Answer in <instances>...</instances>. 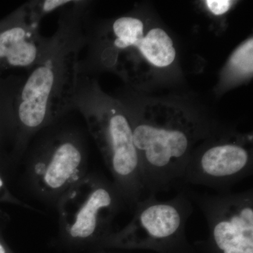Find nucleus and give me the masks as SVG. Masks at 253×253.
Returning <instances> with one entry per match:
<instances>
[{
    "label": "nucleus",
    "mask_w": 253,
    "mask_h": 253,
    "mask_svg": "<svg viewBox=\"0 0 253 253\" xmlns=\"http://www.w3.org/2000/svg\"><path fill=\"white\" fill-rule=\"evenodd\" d=\"M73 2L71 0H39L28 1L23 6L33 19L41 23V20L46 15L56 10L62 9Z\"/></svg>",
    "instance_id": "f8f14e48"
},
{
    "label": "nucleus",
    "mask_w": 253,
    "mask_h": 253,
    "mask_svg": "<svg viewBox=\"0 0 253 253\" xmlns=\"http://www.w3.org/2000/svg\"><path fill=\"white\" fill-rule=\"evenodd\" d=\"M89 3L73 1L60 9L58 28L38 63L23 78L15 101L18 147L73 111L85 45Z\"/></svg>",
    "instance_id": "f257e3e1"
},
{
    "label": "nucleus",
    "mask_w": 253,
    "mask_h": 253,
    "mask_svg": "<svg viewBox=\"0 0 253 253\" xmlns=\"http://www.w3.org/2000/svg\"><path fill=\"white\" fill-rule=\"evenodd\" d=\"M0 253H6V250L1 244H0Z\"/></svg>",
    "instance_id": "4468645a"
},
{
    "label": "nucleus",
    "mask_w": 253,
    "mask_h": 253,
    "mask_svg": "<svg viewBox=\"0 0 253 253\" xmlns=\"http://www.w3.org/2000/svg\"><path fill=\"white\" fill-rule=\"evenodd\" d=\"M204 214L208 242L219 253H253V191L201 194L185 189Z\"/></svg>",
    "instance_id": "1a4fd4ad"
},
{
    "label": "nucleus",
    "mask_w": 253,
    "mask_h": 253,
    "mask_svg": "<svg viewBox=\"0 0 253 253\" xmlns=\"http://www.w3.org/2000/svg\"><path fill=\"white\" fill-rule=\"evenodd\" d=\"M130 222L105 239L126 246L167 247L186 241V226L194 212V205L186 190L181 188L172 199L159 200L150 194L134 207Z\"/></svg>",
    "instance_id": "0eeeda50"
},
{
    "label": "nucleus",
    "mask_w": 253,
    "mask_h": 253,
    "mask_svg": "<svg viewBox=\"0 0 253 253\" xmlns=\"http://www.w3.org/2000/svg\"><path fill=\"white\" fill-rule=\"evenodd\" d=\"M3 186V181L1 180V178H0V188Z\"/></svg>",
    "instance_id": "2eb2a0df"
},
{
    "label": "nucleus",
    "mask_w": 253,
    "mask_h": 253,
    "mask_svg": "<svg viewBox=\"0 0 253 253\" xmlns=\"http://www.w3.org/2000/svg\"><path fill=\"white\" fill-rule=\"evenodd\" d=\"M253 40L244 42L231 55L228 62V75L231 77L243 78L253 74Z\"/></svg>",
    "instance_id": "9b49d317"
},
{
    "label": "nucleus",
    "mask_w": 253,
    "mask_h": 253,
    "mask_svg": "<svg viewBox=\"0 0 253 253\" xmlns=\"http://www.w3.org/2000/svg\"><path fill=\"white\" fill-rule=\"evenodd\" d=\"M85 59L80 61V74L112 71L135 84L142 74L164 69L175 61L176 51L169 34L150 26L142 18L126 14L100 25L85 27Z\"/></svg>",
    "instance_id": "7ed1b4c3"
},
{
    "label": "nucleus",
    "mask_w": 253,
    "mask_h": 253,
    "mask_svg": "<svg viewBox=\"0 0 253 253\" xmlns=\"http://www.w3.org/2000/svg\"><path fill=\"white\" fill-rule=\"evenodd\" d=\"M59 201L63 231L81 241L109 235L113 219L125 203L114 184L97 175H86Z\"/></svg>",
    "instance_id": "423d86ee"
},
{
    "label": "nucleus",
    "mask_w": 253,
    "mask_h": 253,
    "mask_svg": "<svg viewBox=\"0 0 253 253\" xmlns=\"http://www.w3.org/2000/svg\"><path fill=\"white\" fill-rule=\"evenodd\" d=\"M49 42L23 6L0 23V68H26L39 61Z\"/></svg>",
    "instance_id": "9d476101"
},
{
    "label": "nucleus",
    "mask_w": 253,
    "mask_h": 253,
    "mask_svg": "<svg viewBox=\"0 0 253 253\" xmlns=\"http://www.w3.org/2000/svg\"><path fill=\"white\" fill-rule=\"evenodd\" d=\"M234 1L230 0H206L205 5L208 11L214 16H222L230 10Z\"/></svg>",
    "instance_id": "ddd939ff"
},
{
    "label": "nucleus",
    "mask_w": 253,
    "mask_h": 253,
    "mask_svg": "<svg viewBox=\"0 0 253 253\" xmlns=\"http://www.w3.org/2000/svg\"><path fill=\"white\" fill-rule=\"evenodd\" d=\"M140 162L145 192H160L180 186L196 143L211 137V130L184 111L163 104L139 113L126 112Z\"/></svg>",
    "instance_id": "f03ea898"
},
{
    "label": "nucleus",
    "mask_w": 253,
    "mask_h": 253,
    "mask_svg": "<svg viewBox=\"0 0 253 253\" xmlns=\"http://www.w3.org/2000/svg\"><path fill=\"white\" fill-rule=\"evenodd\" d=\"M73 110L85 119L113 184L134 208L145 191L132 127L122 103L103 92L92 78L80 74Z\"/></svg>",
    "instance_id": "20e7f679"
},
{
    "label": "nucleus",
    "mask_w": 253,
    "mask_h": 253,
    "mask_svg": "<svg viewBox=\"0 0 253 253\" xmlns=\"http://www.w3.org/2000/svg\"><path fill=\"white\" fill-rule=\"evenodd\" d=\"M56 124L33 147L30 169L42 194L60 199L86 176V153L81 132Z\"/></svg>",
    "instance_id": "39448f33"
},
{
    "label": "nucleus",
    "mask_w": 253,
    "mask_h": 253,
    "mask_svg": "<svg viewBox=\"0 0 253 253\" xmlns=\"http://www.w3.org/2000/svg\"><path fill=\"white\" fill-rule=\"evenodd\" d=\"M209 139L191 154L181 188L192 184L230 192L233 186L253 174L252 139L239 134Z\"/></svg>",
    "instance_id": "6e6552de"
}]
</instances>
